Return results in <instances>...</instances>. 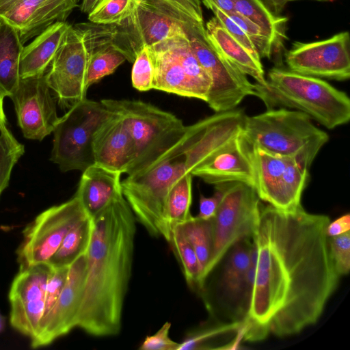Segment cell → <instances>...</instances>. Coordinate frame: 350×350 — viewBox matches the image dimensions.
<instances>
[{
	"label": "cell",
	"instance_id": "cell-1",
	"mask_svg": "<svg viewBox=\"0 0 350 350\" xmlns=\"http://www.w3.org/2000/svg\"><path fill=\"white\" fill-rule=\"evenodd\" d=\"M329 222L301 204L291 210L261 205L252 237V284L243 339L289 336L318 321L340 278L329 254Z\"/></svg>",
	"mask_w": 350,
	"mask_h": 350
},
{
	"label": "cell",
	"instance_id": "cell-2",
	"mask_svg": "<svg viewBox=\"0 0 350 350\" xmlns=\"http://www.w3.org/2000/svg\"><path fill=\"white\" fill-rule=\"evenodd\" d=\"M136 219L121 193L92 218L77 327L94 336L120 333L131 276Z\"/></svg>",
	"mask_w": 350,
	"mask_h": 350
},
{
	"label": "cell",
	"instance_id": "cell-3",
	"mask_svg": "<svg viewBox=\"0 0 350 350\" xmlns=\"http://www.w3.org/2000/svg\"><path fill=\"white\" fill-rule=\"evenodd\" d=\"M245 117L243 109H234L187 126L181 139L158 160L121 181L123 196L136 221L150 234L170 241L166 207L170 188L234 142L243 133Z\"/></svg>",
	"mask_w": 350,
	"mask_h": 350
},
{
	"label": "cell",
	"instance_id": "cell-4",
	"mask_svg": "<svg viewBox=\"0 0 350 350\" xmlns=\"http://www.w3.org/2000/svg\"><path fill=\"white\" fill-rule=\"evenodd\" d=\"M110 27L112 44L131 63L145 46L206 29L200 0H135L131 14Z\"/></svg>",
	"mask_w": 350,
	"mask_h": 350
},
{
	"label": "cell",
	"instance_id": "cell-5",
	"mask_svg": "<svg viewBox=\"0 0 350 350\" xmlns=\"http://www.w3.org/2000/svg\"><path fill=\"white\" fill-rule=\"evenodd\" d=\"M267 85L254 83V96L267 109L275 107L297 110L308 115L328 129L350 120V99L320 78L273 67L267 75Z\"/></svg>",
	"mask_w": 350,
	"mask_h": 350
},
{
	"label": "cell",
	"instance_id": "cell-6",
	"mask_svg": "<svg viewBox=\"0 0 350 350\" xmlns=\"http://www.w3.org/2000/svg\"><path fill=\"white\" fill-rule=\"evenodd\" d=\"M243 134L247 141L269 153L293 158L310 168L327 133L317 127L306 113L284 107L258 115H245Z\"/></svg>",
	"mask_w": 350,
	"mask_h": 350
},
{
	"label": "cell",
	"instance_id": "cell-7",
	"mask_svg": "<svg viewBox=\"0 0 350 350\" xmlns=\"http://www.w3.org/2000/svg\"><path fill=\"white\" fill-rule=\"evenodd\" d=\"M101 103L120 116L133 139L135 159L126 173L141 172L178 143L187 126L174 114L137 100L103 99Z\"/></svg>",
	"mask_w": 350,
	"mask_h": 350
},
{
	"label": "cell",
	"instance_id": "cell-8",
	"mask_svg": "<svg viewBox=\"0 0 350 350\" xmlns=\"http://www.w3.org/2000/svg\"><path fill=\"white\" fill-rule=\"evenodd\" d=\"M107 25L93 23L70 26L44 74L62 107L70 108L85 98L87 71L91 53Z\"/></svg>",
	"mask_w": 350,
	"mask_h": 350
},
{
	"label": "cell",
	"instance_id": "cell-9",
	"mask_svg": "<svg viewBox=\"0 0 350 350\" xmlns=\"http://www.w3.org/2000/svg\"><path fill=\"white\" fill-rule=\"evenodd\" d=\"M111 114L101 102L86 98L59 118L53 133L50 160L63 172H83L94 164L92 139L100 124Z\"/></svg>",
	"mask_w": 350,
	"mask_h": 350
},
{
	"label": "cell",
	"instance_id": "cell-10",
	"mask_svg": "<svg viewBox=\"0 0 350 350\" xmlns=\"http://www.w3.org/2000/svg\"><path fill=\"white\" fill-rule=\"evenodd\" d=\"M219 185L222 194L216 213L211 218L213 249L204 273V282L235 243L252 237L262 205L255 189L248 184L230 182Z\"/></svg>",
	"mask_w": 350,
	"mask_h": 350
},
{
	"label": "cell",
	"instance_id": "cell-11",
	"mask_svg": "<svg viewBox=\"0 0 350 350\" xmlns=\"http://www.w3.org/2000/svg\"><path fill=\"white\" fill-rule=\"evenodd\" d=\"M149 50L154 66L152 89L206 101L211 79L186 36L167 38Z\"/></svg>",
	"mask_w": 350,
	"mask_h": 350
},
{
	"label": "cell",
	"instance_id": "cell-12",
	"mask_svg": "<svg viewBox=\"0 0 350 350\" xmlns=\"http://www.w3.org/2000/svg\"><path fill=\"white\" fill-rule=\"evenodd\" d=\"M86 217H89L75 196L39 214L23 232L16 251L19 269L47 263L68 231Z\"/></svg>",
	"mask_w": 350,
	"mask_h": 350
},
{
	"label": "cell",
	"instance_id": "cell-13",
	"mask_svg": "<svg viewBox=\"0 0 350 350\" xmlns=\"http://www.w3.org/2000/svg\"><path fill=\"white\" fill-rule=\"evenodd\" d=\"M191 49L211 79L206 103L215 112L237 108L247 96H254V83L211 44L206 31L188 39Z\"/></svg>",
	"mask_w": 350,
	"mask_h": 350
},
{
	"label": "cell",
	"instance_id": "cell-14",
	"mask_svg": "<svg viewBox=\"0 0 350 350\" xmlns=\"http://www.w3.org/2000/svg\"><path fill=\"white\" fill-rule=\"evenodd\" d=\"M288 70L317 78L336 81L350 77V38L342 31L323 40L294 42L284 53Z\"/></svg>",
	"mask_w": 350,
	"mask_h": 350
},
{
	"label": "cell",
	"instance_id": "cell-15",
	"mask_svg": "<svg viewBox=\"0 0 350 350\" xmlns=\"http://www.w3.org/2000/svg\"><path fill=\"white\" fill-rule=\"evenodd\" d=\"M86 266V253L81 254L69 266L66 283L56 303L42 318L36 334L31 338L32 348L47 346L77 327Z\"/></svg>",
	"mask_w": 350,
	"mask_h": 350
},
{
	"label": "cell",
	"instance_id": "cell-16",
	"mask_svg": "<svg viewBox=\"0 0 350 350\" xmlns=\"http://www.w3.org/2000/svg\"><path fill=\"white\" fill-rule=\"evenodd\" d=\"M51 266L48 263L19 269L8 294L10 323L21 334L31 338L44 312V298Z\"/></svg>",
	"mask_w": 350,
	"mask_h": 350
},
{
	"label": "cell",
	"instance_id": "cell-17",
	"mask_svg": "<svg viewBox=\"0 0 350 350\" xmlns=\"http://www.w3.org/2000/svg\"><path fill=\"white\" fill-rule=\"evenodd\" d=\"M44 74L21 79L10 97L18 124L23 136L29 139L42 141L53 133L59 119Z\"/></svg>",
	"mask_w": 350,
	"mask_h": 350
},
{
	"label": "cell",
	"instance_id": "cell-18",
	"mask_svg": "<svg viewBox=\"0 0 350 350\" xmlns=\"http://www.w3.org/2000/svg\"><path fill=\"white\" fill-rule=\"evenodd\" d=\"M252 237L241 239L226 253L221 261L219 282L223 302L234 304L235 321L242 322L245 316L252 284Z\"/></svg>",
	"mask_w": 350,
	"mask_h": 350
},
{
	"label": "cell",
	"instance_id": "cell-19",
	"mask_svg": "<svg viewBox=\"0 0 350 350\" xmlns=\"http://www.w3.org/2000/svg\"><path fill=\"white\" fill-rule=\"evenodd\" d=\"M92 150L94 164L120 174L128 172L135 159V146L120 115L111 111L100 124L93 136Z\"/></svg>",
	"mask_w": 350,
	"mask_h": 350
},
{
	"label": "cell",
	"instance_id": "cell-20",
	"mask_svg": "<svg viewBox=\"0 0 350 350\" xmlns=\"http://www.w3.org/2000/svg\"><path fill=\"white\" fill-rule=\"evenodd\" d=\"M211 185L243 182L254 188L252 145L243 133L210 161L191 173Z\"/></svg>",
	"mask_w": 350,
	"mask_h": 350
},
{
	"label": "cell",
	"instance_id": "cell-21",
	"mask_svg": "<svg viewBox=\"0 0 350 350\" xmlns=\"http://www.w3.org/2000/svg\"><path fill=\"white\" fill-rule=\"evenodd\" d=\"M80 0H20L0 16L18 31L24 44L52 24L64 21Z\"/></svg>",
	"mask_w": 350,
	"mask_h": 350
},
{
	"label": "cell",
	"instance_id": "cell-22",
	"mask_svg": "<svg viewBox=\"0 0 350 350\" xmlns=\"http://www.w3.org/2000/svg\"><path fill=\"white\" fill-rule=\"evenodd\" d=\"M252 158L254 189L259 198L276 208L288 210L287 165L291 158L269 153L253 145Z\"/></svg>",
	"mask_w": 350,
	"mask_h": 350
},
{
	"label": "cell",
	"instance_id": "cell-23",
	"mask_svg": "<svg viewBox=\"0 0 350 350\" xmlns=\"http://www.w3.org/2000/svg\"><path fill=\"white\" fill-rule=\"evenodd\" d=\"M121 174L96 164L83 172L75 196L90 218L97 215L122 193Z\"/></svg>",
	"mask_w": 350,
	"mask_h": 350
},
{
	"label": "cell",
	"instance_id": "cell-24",
	"mask_svg": "<svg viewBox=\"0 0 350 350\" xmlns=\"http://www.w3.org/2000/svg\"><path fill=\"white\" fill-rule=\"evenodd\" d=\"M70 26L65 21L55 22L23 48L19 66L21 79L45 73Z\"/></svg>",
	"mask_w": 350,
	"mask_h": 350
},
{
	"label": "cell",
	"instance_id": "cell-25",
	"mask_svg": "<svg viewBox=\"0 0 350 350\" xmlns=\"http://www.w3.org/2000/svg\"><path fill=\"white\" fill-rule=\"evenodd\" d=\"M208 40L214 47L230 62L256 83L265 86L267 80L260 59L255 57L243 44L234 38L215 16L206 23Z\"/></svg>",
	"mask_w": 350,
	"mask_h": 350
},
{
	"label": "cell",
	"instance_id": "cell-26",
	"mask_svg": "<svg viewBox=\"0 0 350 350\" xmlns=\"http://www.w3.org/2000/svg\"><path fill=\"white\" fill-rule=\"evenodd\" d=\"M23 44L17 29L0 16V94L10 97L18 86Z\"/></svg>",
	"mask_w": 350,
	"mask_h": 350
},
{
	"label": "cell",
	"instance_id": "cell-27",
	"mask_svg": "<svg viewBox=\"0 0 350 350\" xmlns=\"http://www.w3.org/2000/svg\"><path fill=\"white\" fill-rule=\"evenodd\" d=\"M234 11L258 25L273 42L278 54L288 40V18L275 14L263 0H234Z\"/></svg>",
	"mask_w": 350,
	"mask_h": 350
},
{
	"label": "cell",
	"instance_id": "cell-28",
	"mask_svg": "<svg viewBox=\"0 0 350 350\" xmlns=\"http://www.w3.org/2000/svg\"><path fill=\"white\" fill-rule=\"evenodd\" d=\"M110 25L98 40L89 60L86 84L88 88L104 77L112 74L126 59L125 56L111 42Z\"/></svg>",
	"mask_w": 350,
	"mask_h": 350
},
{
	"label": "cell",
	"instance_id": "cell-29",
	"mask_svg": "<svg viewBox=\"0 0 350 350\" xmlns=\"http://www.w3.org/2000/svg\"><path fill=\"white\" fill-rule=\"evenodd\" d=\"M177 226L196 252L200 269V287L202 289L205 283L204 273L213 249L212 219H202L192 216Z\"/></svg>",
	"mask_w": 350,
	"mask_h": 350
},
{
	"label": "cell",
	"instance_id": "cell-30",
	"mask_svg": "<svg viewBox=\"0 0 350 350\" xmlns=\"http://www.w3.org/2000/svg\"><path fill=\"white\" fill-rule=\"evenodd\" d=\"M92 230V223L90 217L73 226L47 263L52 267H69L78 257L86 253Z\"/></svg>",
	"mask_w": 350,
	"mask_h": 350
},
{
	"label": "cell",
	"instance_id": "cell-31",
	"mask_svg": "<svg viewBox=\"0 0 350 350\" xmlns=\"http://www.w3.org/2000/svg\"><path fill=\"white\" fill-rule=\"evenodd\" d=\"M192 175L187 174L174 183L170 189L166 207L169 232L189 219L193 215L190 208L192 200Z\"/></svg>",
	"mask_w": 350,
	"mask_h": 350
},
{
	"label": "cell",
	"instance_id": "cell-32",
	"mask_svg": "<svg viewBox=\"0 0 350 350\" xmlns=\"http://www.w3.org/2000/svg\"><path fill=\"white\" fill-rule=\"evenodd\" d=\"M169 243L181 265L188 285L192 288L200 290V269L197 256L178 226L172 229Z\"/></svg>",
	"mask_w": 350,
	"mask_h": 350
},
{
	"label": "cell",
	"instance_id": "cell-33",
	"mask_svg": "<svg viewBox=\"0 0 350 350\" xmlns=\"http://www.w3.org/2000/svg\"><path fill=\"white\" fill-rule=\"evenodd\" d=\"M135 0H100L88 14L91 23L103 25H116L131 13Z\"/></svg>",
	"mask_w": 350,
	"mask_h": 350
},
{
	"label": "cell",
	"instance_id": "cell-34",
	"mask_svg": "<svg viewBox=\"0 0 350 350\" xmlns=\"http://www.w3.org/2000/svg\"><path fill=\"white\" fill-rule=\"evenodd\" d=\"M227 14L246 33L260 58L271 59L273 55L278 54L271 40L258 25L235 11Z\"/></svg>",
	"mask_w": 350,
	"mask_h": 350
},
{
	"label": "cell",
	"instance_id": "cell-35",
	"mask_svg": "<svg viewBox=\"0 0 350 350\" xmlns=\"http://www.w3.org/2000/svg\"><path fill=\"white\" fill-rule=\"evenodd\" d=\"M241 327V322H231L193 330L187 335L182 342H179L178 350L206 349V345L217 336L239 330Z\"/></svg>",
	"mask_w": 350,
	"mask_h": 350
},
{
	"label": "cell",
	"instance_id": "cell-36",
	"mask_svg": "<svg viewBox=\"0 0 350 350\" xmlns=\"http://www.w3.org/2000/svg\"><path fill=\"white\" fill-rule=\"evenodd\" d=\"M154 66L149 47L144 46L137 55L131 72L133 86L140 92L152 89Z\"/></svg>",
	"mask_w": 350,
	"mask_h": 350
},
{
	"label": "cell",
	"instance_id": "cell-37",
	"mask_svg": "<svg viewBox=\"0 0 350 350\" xmlns=\"http://www.w3.org/2000/svg\"><path fill=\"white\" fill-rule=\"evenodd\" d=\"M329 254L334 268L341 277L350 270V231L328 237Z\"/></svg>",
	"mask_w": 350,
	"mask_h": 350
},
{
	"label": "cell",
	"instance_id": "cell-38",
	"mask_svg": "<svg viewBox=\"0 0 350 350\" xmlns=\"http://www.w3.org/2000/svg\"><path fill=\"white\" fill-rule=\"evenodd\" d=\"M204 5L211 10L224 29L239 42L243 44L255 57L260 59L255 46L243 30L226 13L215 5L204 2Z\"/></svg>",
	"mask_w": 350,
	"mask_h": 350
},
{
	"label": "cell",
	"instance_id": "cell-39",
	"mask_svg": "<svg viewBox=\"0 0 350 350\" xmlns=\"http://www.w3.org/2000/svg\"><path fill=\"white\" fill-rule=\"evenodd\" d=\"M68 268L69 267H51L46 287L43 317L51 310L56 303L66 283Z\"/></svg>",
	"mask_w": 350,
	"mask_h": 350
},
{
	"label": "cell",
	"instance_id": "cell-40",
	"mask_svg": "<svg viewBox=\"0 0 350 350\" xmlns=\"http://www.w3.org/2000/svg\"><path fill=\"white\" fill-rule=\"evenodd\" d=\"M170 327L171 323L165 322L155 334L146 336L139 349L140 350H178L179 342L174 341L170 337Z\"/></svg>",
	"mask_w": 350,
	"mask_h": 350
},
{
	"label": "cell",
	"instance_id": "cell-41",
	"mask_svg": "<svg viewBox=\"0 0 350 350\" xmlns=\"http://www.w3.org/2000/svg\"><path fill=\"white\" fill-rule=\"evenodd\" d=\"M214 194L208 198L200 195L199 213L196 217L202 219L213 218L219 204L222 190L219 184L215 185Z\"/></svg>",
	"mask_w": 350,
	"mask_h": 350
},
{
	"label": "cell",
	"instance_id": "cell-42",
	"mask_svg": "<svg viewBox=\"0 0 350 350\" xmlns=\"http://www.w3.org/2000/svg\"><path fill=\"white\" fill-rule=\"evenodd\" d=\"M350 231V215H343L327 225L326 232L328 237H336Z\"/></svg>",
	"mask_w": 350,
	"mask_h": 350
},
{
	"label": "cell",
	"instance_id": "cell-43",
	"mask_svg": "<svg viewBox=\"0 0 350 350\" xmlns=\"http://www.w3.org/2000/svg\"><path fill=\"white\" fill-rule=\"evenodd\" d=\"M297 0H263L269 9L276 15H280L286 5L291 1ZM321 2H328L332 0H312Z\"/></svg>",
	"mask_w": 350,
	"mask_h": 350
},
{
	"label": "cell",
	"instance_id": "cell-44",
	"mask_svg": "<svg viewBox=\"0 0 350 350\" xmlns=\"http://www.w3.org/2000/svg\"><path fill=\"white\" fill-rule=\"evenodd\" d=\"M202 3L208 2L224 12L228 14L234 11V0H200Z\"/></svg>",
	"mask_w": 350,
	"mask_h": 350
},
{
	"label": "cell",
	"instance_id": "cell-45",
	"mask_svg": "<svg viewBox=\"0 0 350 350\" xmlns=\"http://www.w3.org/2000/svg\"><path fill=\"white\" fill-rule=\"evenodd\" d=\"M100 0H82L80 9L83 13L89 14L97 5Z\"/></svg>",
	"mask_w": 350,
	"mask_h": 350
},
{
	"label": "cell",
	"instance_id": "cell-46",
	"mask_svg": "<svg viewBox=\"0 0 350 350\" xmlns=\"http://www.w3.org/2000/svg\"><path fill=\"white\" fill-rule=\"evenodd\" d=\"M20 0H0V16L14 7Z\"/></svg>",
	"mask_w": 350,
	"mask_h": 350
},
{
	"label": "cell",
	"instance_id": "cell-47",
	"mask_svg": "<svg viewBox=\"0 0 350 350\" xmlns=\"http://www.w3.org/2000/svg\"><path fill=\"white\" fill-rule=\"evenodd\" d=\"M3 97L0 94V131L6 125V117L3 111Z\"/></svg>",
	"mask_w": 350,
	"mask_h": 350
},
{
	"label": "cell",
	"instance_id": "cell-48",
	"mask_svg": "<svg viewBox=\"0 0 350 350\" xmlns=\"http://www.w3.org/2000/svg\"><path fill=\"white\" fill-rule=\"evenodd\" d=\"M5 318L3 315L0 314V333L3 330L5 327Z\"/></svg>",
	"mask_w": 350,
	"mask_h": 350
},
{
	"label": "cell",
	"instance_id": "cell-49",
	"mask_svg": "<svg viewBox=\"0 0 350 350\" xmlns=\"http://www.w3.org/2000/svg\"></svg>",
	"mask_w": 350,
	"mask_h": 350
}]
</instances>
